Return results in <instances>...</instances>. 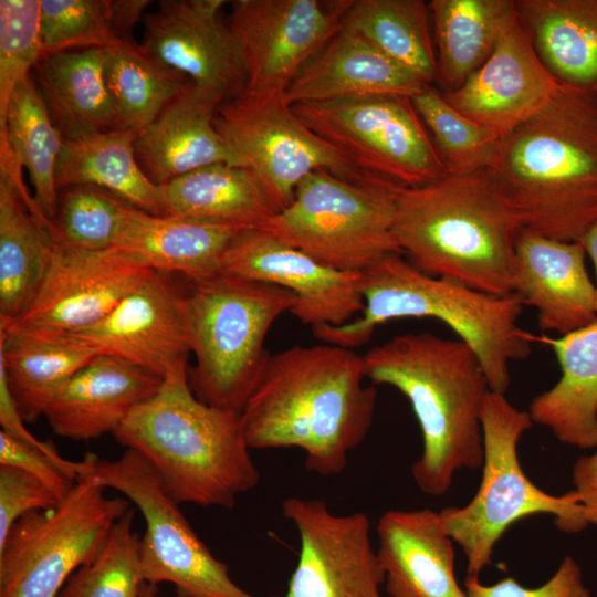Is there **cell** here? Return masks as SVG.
Returning <instances> with one entry per match:
<instances>
[{"mask_svg":"<svg viewBox=\"0 0 597 597\" xmlns=\"http://www.w3.org/2000/svg\"><path fill=\"white\" fill-rule=\"evenodd\" d=\"M365 379L350 348L294 345L271 355L241 413L248 446L298 448L307 471L339 474L373 423L377 389Z\"/></svg>","mask_w":597,"mask_h":597,"instance_id":"obj_1","label":"cell"},{"mask_svg":"<svg viewBox=\"0 0 597 597\" xmlns=\"http://www.w3.org/2000/svg\"><path fill=\"white\" fill-rule=\"evenodd\" d=\"M522 229L566 242L597 220V87L562 83L500 138L484 170Z\"/></svg>","mask_w":597,"mask_h":597,"instance_id":"obj_2","label":"cell"},{"mask_svg":"<svg viewBox=\"0 0 597 597\" xmlns=\"http://www.w3.org/2000/svg\"><path fill=\"white\" fill-rule=\"evenodd\" d=\"M363 363L366 379L397 388L412 407L422 452L411 475L425 494L441 496L457 471L482 467V412L491 388L470 346L407 333L369 349Z\"/></svg>","mask_w":597,"mask_h":597,"instance_id":"obj_3","label":"cell"},{"mask_svg":"<svg viewBox=\"0 0 597 597\" xmlns=\"http://www.w3.org/2000/svg\"><path fill=\"white\" fill-rule=\"evenodd\" d=\"M522 226L484 171L449 175L397 198L394 234L422 272L498 296L514 294Z\"/></svg>","mask_w":597,"mask_h":597,"instance_id":"obj_4","label":"cell"},{"mask_svg":"<svg viewBox=\"0 0 597 597\" xmlns=\"http://www.w3.org/2000/svg\"><path fill=\"white\" fill-rule=\"evenodd\" d=\"M113 436L147 460L178 504L231 509L260 481L241 413L199 400L188 373L164 378Z\"/></svg>","mask_w":597,"mask_h":597,"instance_id":"obj_5","label":"cell"},{"mask_svg":"<svg viewBox=\"0 0 597 597\" xmlns=\"http://www.w3.org/2000/svg\"><path fill=\"white\" fill-rule=\"evenodd\" d=\"M364 308L338 326L312 328L326 344L355 349L377 326L402 317H433L448 325L478 356L490 388L505 394L509 365L530 356L534 337L520 327L524 303L516 294L498 296L462 282L429 275L400 253H389L362 272Z\"/></svg>","mask_w":597,"mask_h":597,"instance_id":"obj_6","label":"cell"},{"mask_svg":"<svg viewBox=\"0 0 597 597\" xmlns=\"http://www.w3.org/2000/svg\"><path fill=\"white\" fill-rule=\"evenodd\" d=\"M295 302L289 290L223 273L191 282L181 307L195 356L188 380L196 397L242 413L271 358L268 332Z\"/></svg>","mask_w":597,"mask_h":597,"instance_id":"obj_7","label":"cell"},{"mask_svg":"<svg viewBox=\"0 0 597 597\" xmlns=\"http://www.w3.org/2000/svg\"><path fill=\"white\" fill-rule=\"evenodd\" d=\"M527 410L514 407L504 394L490 391L482 412V479L473 499L464 506L439 511L447 534L467 558V576H478L492 564L496 543L514 523L549 514L566 533L588 524L576 493L552 495L524 473L517 457L522 434L533 426Z\"/></svg>","mask_w":597,"mask_h":597,"instance_id":"obj_8","label":"cell"},{"mask_svg":"<svg viewBox=\"0 0 597 597\" xmlns=\"http://www.w3.org/2000/svg\"><path fill=\"white\" fill-rule=\"evenodd\" d=\"M402 188L386 178L356 184L314 171L261 229L326 266L363 272L386 254L401 253L394 222Z\"/></svg>","mask_w":597,"mask_h":597,"instance_id":"obj_9","label":"cell"},{"mask_svg":"<svg viewBox=\"0 0 597 597\" xmlns=\"http://www.w3.org/2000/svg\"><path fill=\"white\" fill-rule=\"evenodd\" d=\"M105 490L92 464L56 506L15 522L0 544V597H57L130 509L129 500L108 498Z\"/></svg>","mask_w":597,"mask_h":597,"instance_id":"obj_10","label":"cell"},{"mask_svg":"<svg viewBox=\"0 0 597 597\" xmlns=\"http://www.w3.org/2000/svg\"><path fill=\"white\" fill-rule=\"evenodd\" d=\"M216 127L239 166L251 170L281 211L310 174L328 171L344 180L366 184L377 178L310 129L286 102L284 92H243L221 103ZM279 211V212H280Z\"/></svg>","mask_w":597,"mask_h":597,"instance_id":"obj_11","label":"cell"},{"mask_svg":"<svg viewBox=\"0 0 597 597\" xmlns=\"http://www.w3.org/2000/svg\"><path fill=\"white\" fill-rule=\"evenodd\" d=\"M93 473L106 489L124 494L144 517L139 552L145 583L174 584L178 597H259L231 579L228 565L212 555L137 451L126 449L116 460L95 454Z\"/></svg>","mask_w":597,"mask_h":597,"instance_id":"obj_12","label":"cell"},{"mask_svg":"<svg viewBox=\"0 0 597 597\" xmlns=\"http://www.w3.org/2000/svg\"><path fill=\"white\" fill-rule=\"evenodd\" d=\"M360 169L413 188L447 175L411 97L381 95L291 105Z\"/></svg>","mask_w":597,"mask_h":597,"instance_id":"obj_13","label":"cell"},{"mask_svg":"<svg viewBox=\"0 0 597 597\" xmlns=\"http://www.w3.org/2000/svg\"><path fill=\"white\" fill-rule=\"evenodd\" d=\"M352 1H231L228 24L241 52L245 92H285L298 71L342 28Z\"/></svg>","mask_w":597,"mask_h":597,"instance_id":"obj_14","label":"cell"},{"mask_svg":"<svg viewBox=\"0 0 597 597\" xmlns=\"http://www.w3.org/2000/svg\"><path fill=\"white\" fill-rule=\"evenodd\" d=\"M283 516L300 537L285 597H381L385 573L364 512L338 515L317 499L286 498Z\"/></svg>","mask_w":597,"mask_h":597,"instance_id":"obj_15","label":"cell"},{"mask_svg":"<svg viewBox=\"0 0 597 597\" xmlns=\"http://www.w3.org/2000/svg\"><path fill=\"white\" fill-rule=\"evenodd\" d=\"M151 271L114 245L91 251L54 241L46 276L33 302L0 329L78 333L104 318Z\"/></svg>","mask_w":597,"mask_h":597,"instance_id":"obj_16","label":"cell"},{"mask_svg":"<svg viewBox=\"0 0 597 597\" xmlns=\"http://www.w3.org/2000/svg\"><path fill=\"white\" fill-rule=\"evenodd\" d=\"M223 0H161L143 18L140 46L165 66L184 75L217 103L245 91L238 42L221 18Z\"/></svg>","mask_w":597,"mask_h":597,"instance_id":"obj_17","label":"cell"},{"mask_svg":"<svg viewBox=\"0 0 597 597\" xmlns=\"http://www.w3.org/2000/svg\"><path fill=\"white\" fill-rule=\"evenodd\" d=\"M220 273L291 291L296 302L290 313L312 328L343 325L364 308L362 272L326 266L262 229L234 237Z\"/></svg>","mask_w":597,"mask_h":597,"instance_id":"obj_18","label":"cell"},{"mask_svg":"<svg viewBox=\"0 0 597 597\" xmlns=\"http://www.w3.org/2000/svg\"><path fill=\"white\" fill-rule=\"evenodd\" d=\"M182 293L151 271L104 318L74 333L98 355L118 357L161 379L187 374L191 353Z\"/></svg>","mask_w":597,"mask_h":597,"instance_id":"obj_19","label":"cell"},{"mask_svg":"<svg viewBox=\"0 0 597 597\" xmlns=\"http://www.w3.org/2000/svg\"><path fill=\"white\" fill-rule=\"evenodd\" d=\"M561 84L516 13L484 64L459 88L441 94L458 112L503 137L543 108Z\"/></svg>","mask_w":597,"mask_h":597,"instance_id":"obj_20","label":"cell"},{"mask_svg":"<svg viewBox=\"0 0 597 597\" xmlns=\"http://www.w3.org/2000/svg\"><path fill=\"white\" fill-rule=\"evenodd\" d=\"M23 166L0 134V327L19 318L50 266L51 221L23 182Z\"/></svg>","mask_w":597,"mask_h":597,"instance_id":"obj_21","label":"cell"},{"mask_svg":"<svg viewBox=\"0 0 597 597\" xmlns=\"http://www.w3.org/2000/svg\"><path fill=\"white\" fill-rule=\"evenodd\" d=\"M514 294L533 306L543 332L568 334L597 321L596 290L579 241L522 229L516 239Z\"/></svg>","mask_w":597,"mask_h":597,"instance_id":"obj_22","label":"cell"},{"mask_svg":"<svg viewBox=\"0 0 597 597\" xmlns=\"http://www.w3.org/2000/svg\"><path fill=\"white\" fill-rule=\"evenodd\" d=\"M161 383L129 362L100 354L65 383L44 417L55 434L74 441L113 434L137 406L157 394Z\"/></svg>","mask_w":597,"mask_h":597,"instance_id":"obj_23","label":"cell"},{"mask_svg":"<svg viewBox=\"0 0 597 597\" xmlns=\"http://www.w3.org/2000/svg\"><path fill=\"white\" fill-rule=\"evenodd\" d=\"M376 532L390 597H467L455 580L453 540L439 512L389 510L379 517Z\"/></svg>","mask_w":597,"mask_h":597,"instance_id":"obj_24","label":"cell"},{"mask_svg":"<svg viewBox=\"0 0 597 597\" xmlns=\"http://www.w3.org/2000/svg\"><path fill=\"white\" fill-rule=\"evenodd\" d=\"M426 86L360 35L342 27L298 71L284 96L290 105L381 95L412 97Z\"/></svg>","mask_w":597,"mask_h":597,"instance_id":"obj_25","label":"cell"},{"mask_svg":"<svg viewBox=\"0 0 597 597\" xmlns=\"http://www.w3.org/2000/svg\"><path fill=\"white\" fill-rule=\"evenodd\" d=\"M219 105L190 84L138 133L136 158L153 182L164 186L212 164L239 166L214 124Z\"/></svg>","mask_w":597,"mask_h":597,"instance_id":"obj_26","label":"cell"},{"mask_svg":"<svg viewBox=\"0 0 597 597\" xmlns=\"http://www.w3.org/2000/svg\"><path fill=\"white\" fill-rule=\"evenodd\" d=\"M240 231L127 205L114 247L149 270L196 282L221 272L224 253Z\"/></svg>","mask_w":597,"mask_h":597,"instance_id":"obj_27","label":"cell"},{"mask_svg":"<svg viewBox=\"0 0 597 597\" xmlns=\"http://www.w3.org/2000/svg\"><path fill=\"white\" fill-rule=\"evenodd\" d=\"M549 345L562 375L548 390L534 397L528 413L563 443L580 449L597 446V321L556 338Z\"/></svg>","mask_w":597,"mask_h":597,"instance_id":"obj_28","label":"cell"},{"mask_svg":"<svg viewBox=\"0 0 597 597\" xmlns=\"http://www.w3.org/2000/svg\"><path fill=\"white\" fill-rule=\"evenodd\" d=\"M161 189V216L238 230L261 229L280 211L251 170L226 163L198 168Z\"/></svg>","mask_w":597,"mask_h":597,"instance_id":"obj_29","label":"cell"},{"mask_svg":"<svg viewBox=\"0 0 597 597\" xmlns=\"http://www.w3.org/2000/svg\"><path fill=\"white\" fill-rule=\"evenodd\" d=\"M96 355L73 334L0 329V370L25 422L44 417L59 390Z\"/></svg>","mask_w":597,"mask_h":597,"instance_id":"obj_30","label":"cell"},{"mask_svg":"<svg viewBox=\"0 0 597 597\" xmlns=\"http://www.w3.org/2000/svg\"><path fill=\"white\" fill-rule=\"evenodd\" d=\"M138 133L88 130L63 137L56 169L59 191L77 185L94 186L132 207L161 216V186L148 178L136 158Z\"/></svg>","mask_w":597,"mask_h":597,"instance_id":"obj_31","label":"cell"},{"mask_svg":"<svg viewBox=\"0 0 597 597\" xmlns=\"http://www.w3.org/2000/svg\"><path fill=\"white\" fill-rule=\"evenodd\" d=\"M515 9L558 81L597 87V0H515Z\"/></svg>","mask_w":597,"mask_h":597,"instance_id":"obj_32","label":"cell"},{"mask_svg":"<svg viewBox=\"0 0 597 597\" xmlns=\"http://www.w3.org/2000/svg\"><path fill=\"white\" fill-rule=\"evenodd\" d=\"M34 69L38 87L63 137L121 129L106 85L104 49L51 54Z\"/></svg>","mask_w":597,"mask_h":597,"instance_id":"obj_33","label":"cell"},{"mask_svg":"<svg viewBox=\"0 0 597 597\" xmlns=\"http://www.w3.org/2000/svg\"><path fill=\"white\" fill-rule=\"evenodd\" d=\"M441 93L459 88L493 52L515 17V0H432L429 3Z\"/></svg>","mask_w":597,"mask_h":597,"instance_id":"obj_34","label":"cell"},{"mask_svg":"<svg viewBox=\"0 0 597 597\" xmlns=\"http://www.w3.org/2000/svg\"><path fill=\"white\" fill-rule=\"evenodd\" d=\"M430 19L429 4L422 0H355L342 27L431 85L438 65Z\"/></svg>","mask_w":597,"mask_h":597,"instance_id":"obj_35","label":"cell"},{"mask_svg":"<svg viewBox=\"0 0 597 597\" xmlns=\"http://www.w3.org/2000/svg\"><path fill=\"white\" fill-rule=\"evenodd\" d=\"M104 73L121 129L137 132L191 84L135 41L104 49Z\"/></svg>","mask_w":597,"mask_h":597,"instance_id":"obj_36","label":"cell"},{"mask_svg":"<svg viewBox=\"0 0 597 597\" xmlns=\"http://www.w3.org/2000/svg\"><path fill=\"white\" fill-rule=\"evenodd\" d=\"M15 157L28 171L34 188V200L51 221L54 217L59 189L57 161L63 136L33 80L25 78L14 91L0 124Z\"/></svg>","mask_w":597,"mask_h":597,"instance_id":"obj_37","label":"cell"},{"mask_svg":"<svg viewBox=\"0 0 597 597\" xmlns=\"http://www.w3.org/2000/svg\"><path fill=\"white\" fill-rule=\"evenodd\" d=\"M449 175L481 172L489 166L500 136L453 108L431 85L411 97Z\"/></svg>","mask_w":597,"mask_h":597,"instance_id":"obj_38","label":"cell"},{"mask_svg":"<svg viewBox=\"0 0 597 597\" xmlns=\"http://www.w3.org/2000/svg\"><path fill=\"white\" fill-rule=\"evenodd\" d=\"M130 507L112 527L96 555L78 567L57 597H138L143 585L140 536Z\"/></svg>","mask_w":597,"mask_h":597,"instance_id":"obj_39","label":"cell"},{"mask_svg":"<svg viewBox=\"0 0 597 597\" xmlns=\"http://www.w3.org/2000/svg\"><path fill=\"white\" fill-rule=\"evenodd\" d=\"M127 203L94 186L77 185L59 191L50 231L54 241L77 250L114 245Z\"/></svg>","mask_w":597,"mask_h":597,"instance_id":"obj_40","label":"cell"},{"mask_svg":"<svg viewBox=\"0 0 597 597\" xmlns=\"http://www.w3.org/2000/svg\"><path fill=\"white\" fill-rule=\"evenodd\" d=\"M41 0L0 1V124L15 88L43 57Z\"/></svg>","mask_w":597,"mask_h":597,"instance_id":"obj_41","label":"cell"},{"mask_svg":"<svg viewBox=\"0 0 597 597\" xmlns=\"http://www.w3.org/2000/svg\"><path fill=\"white\" fill-rule=\"evenodd\" d=\"M108 7L109 0H41L43 57L75 49H105L119 41Z\"/></svg>","mask_w":597,"mask_h":597,"instance_id":"obj_42","label":"cell"},{"mask_svg":"<svg viewBox=\"0 0 597 597\" xmlns=\"http://www.w3.org/2000/svg\"><path fill=\"white\" fill-rule=\"evenodd\" d=\"M61 499L38 479L9 465H0V544L15 522L29 512L50 510Z\"/></svg>","mask_w":597,"mask_h":597,"instance_id":"obj_43","label":"cell"},{"mask_svg":"<svg viewBox=\"0 0 597 597\" xmlns=\"http://www.w3.org/2000/svg\"><path fill=\"white\" fill-rule=\"evenodd\" d=\"M464 587L467 597H591L583 583L580 567L570 556H565L554 575L536 588H526L513 577L485 586L478 576H467Z\"/></svg>","mask_w":597,"mask_h":597,"instance_id":"obj_44","label":"cell"},{"mask_svg":"<svg viewBox=\"0 0 597 597\" xmlns=\"http://www.w3.org/2000/svg\"><path fill=\"white\" fill-rule=\"evenodd\" d=\"M0 465L24 471L51 489L61 500L71 491L77 474L44 452L0 431Z\"/></svg>","mask_w":597,"mask_h":597,"instance_id":"obj_45","label":"cell"},{"mask_svg":"<svg viewBox=\"0 0 597 597\" xmlns=\"http://www.w3.org/2000/svg\"><path fill=\"white\" fill-rule=\"evenodd\" d=\"M590 455L579 457L573 467L574 489L587 524L597 525V446Z\"/></svg>","mask_w":597,"mask_h":597,"instance_id":"obj_46","label":"cell"},{"mask_svg":"<svg viewBox=\"0 0 597 597\" xmlns=\"http://www.w3.org/2000/svg\"><path fill=\"white\" fill-rule=\"evenodd\" d=\"M150 3L149 0H111L108 12L114 35L122 41H134V28Z\"/></svg>","mask_w":597,"mask_h":597,"instance_id":"obj_47","label":"cell"},{"mask_svg":"<svg viewBox=\"0 0 597 597\" xmlns=\"http://www.w3.org/2000/svg\"><path fill=\"white\" fill-rule=\"evenodd\" d=\"M586 255H588L594 264L595 270V290H596V312H597V220L589 227L585 234L579 240Z\"/></svg>","mask_w":597,"mask_h":597,"instance_id":"obj_48","label":"cell"},{"mask_svg":"<svg viewBox=\"0 0 597 597\" xmlns=\"http://www.w3.org/2000/svg\"><path fill=\"white\" fill-rule=\"evenodd\" d=\"M138 597H157V585L143 583Z\"/></svg>","mask_w":597,"mask_h":597,"instance_id":"obj_49","label":"cell"},{"mask_svg":"<svg viewBox=\"0 0 597 597\" xmlns=\"http://www.w3.org/2000/svg\"><path fill=\"white\" fill-rule=\"evenodd\" d=\"M157 597H159V596H157Z\"/></svg>","mask_w":597,"mask_h":597,"instance_id":"obj_50","label":"cell"}]
</instances>
